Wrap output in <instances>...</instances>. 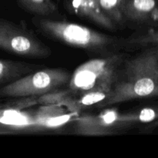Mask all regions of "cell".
Segmentation results:
<instances>
[{"instance_id": "1", "label": "cell", "mask_w": 158, "mask_h": 158, "mask_svg": "<svg viewBox=\"0 0 158 158\" xmlns=\"http://www.w3.org/2000/svg\"><path fill=\"white\" fill-rule=\"evenodd\" d=\"M143 98H158V46L145 47L124 60L114 88L97 106L104 108Z\"/></svg>"}, {"instance_id": "15", "label": "cell", "mask_w": 158, "mask_h": 158, "mask_svg": "<svg viewBox=\"0 0 158 158\" xmlns=\"http://www.w3.org/2000/svg\"><path fill=\"white\" fill-rule=\"evenodd\" d=\"M129 43L136 46L148 47L158 46V30L150 29L147 32L133 37L129 40Z\"/></svg>"}, {"instance_id": "3", "label": "cell", "mask_w": 158, "mask_h": 158, "mask_svg": "<svg viewBox=\"0 0 158 158\" xmlns=\"http://www.w3.org/2000/svg\"><path fill=\"white\" fill-rule=\"evenodd\" d=\"M37 23L45 32L74 47L97 51L104 49L114 42L106 34L77 23L44 19L38 20Z\"/></svg>"}, {"instance_id": "10", "label": "cell", "mask_w": 158, "mask_h": 158, "mask_svg": "<svg viewBox=\"0 0 158 158\" xmlns=\"http://www.w3.org/2000/svg\"><path fill=\"white\" fill-rule=\"evenodd\" d=\"M0 124L18 131L32 127V118L31 114L21 112L19 109H2L0 110Z\"/></svg>"}, {"instance_id": "13", "label": "cell", "mask_w": 158, "mask_h": 158, "mask_svg": "<svg viewBox=\"0 0 158 158\" xmlns=\"http://www.w3.org/2000/svg\"><path fill=\"white\" fill-rule=\"evenodd\" d=\"M23 6L30 12L41 15L53 13L56 7L52 0H19Z\"/></svg>"}, {"instance_id": "17", "label": "cell", "mask_w": 158, "mask_h": 158, "mask_svg": "<svg viewBox=\"0 0 158 158\" xmlns=\"http://www.w3.org/2000/svg\"><path fill=\"white\" fill-rule=\"evenodd\" d=\"M15 131V130H14L13 128L10 127L0 124V134H7V133L12 132V131Z\"/></svg>"}, {"instance_id": "2", "label": "cell", "mask_w": 158, "mask_h": 158, "mask_svg": "<svg viewBox=\"0 0 158 158\" xmlns=\"http://www.w3.org/2000/svg\"><path fill=\"white\" fill-rule=\"evenodd\" d=\"M123 61V54H112L89 60L74 71L66 89L71 97L90 92H103L109 95L117 82Z\"/></svg>"}, {"instance_id": "12", "label": "cell", "mask_w": 158, "mask_h": 158, "mask_svg": "<svg viewBox=\"0 0 158 158\" xmlns=\"http://www.w3.org/2000/svg\"><path fill=\"white\" fill-rule=\"evenodd\" d=\"M123 0H97L100 9L114 22L120 23L124 19L122 12Z\"/></svg>"}, {"instance_id": "14", "label": "cell", "mask_w": 158, "mask_h": 158, "mask_svg": "<svg viewBox=\"0 0 158 158\" xmlns=\"http://www.w3.org/2000/svg\"><path fill=\"white\" fill-rule=\"evenodd\" d=\"M68 112L69 111L65 106L60 104L42 105V106L39 107V109L35 112H34L33 114H31L32 118V125H33L34 122L37 121V120L63 115Z\"/></svg>"}, {"instance_id": "11", "label": "cell", "mask_w": 158, "mask_h": 158, "mask_svg": "<svg viewBox=\"0 0 158 158\" xmlns=\"http://www.w3.org/2000/svg\"><path fill=\"white\" fill-rule=\"evenodd\" d=\"M120 124L127 126L137 123H151L158 120V106H146L132 112L120 114Z\"/></svg>"}, {"instance_id": "5", "label": "cell", "mask_w": 158, "mask_h": 158, "mask_svg": "<svg viewBox=\"0 0 158 158\" xmlns=\"http://www.w3.org/2000/svg\"><path fill=\"white\" fill-rule=\"evenodd\" d=\"M0 49L15 55L44 57L49 50L36 37L7 20L0 19Z\"/></svg>"}, {"instance_id": "7", "label": "cell", "mask_w": 158, "mask_h": 158, "mask_svg": "<svg viewBox=\"0 0 158 158\" xmlns=\"http://www.w3.org/2000/svg\"><path fill=\"white\" fill-rule=\"evenodd\" d=\"M123 16L133 22L147 23L158 19L157 0H123Z\"/></svg>"}, {"instance_id": "9", "label": "cell", "mask_w": 158, "mask_h": 158, "mask_svg": "<svg viewBox=\"0 0 158 158\" xmlns=\"http://www.w3.org/2000/svg\"><path fill=\"white\" fill-rule=\"evenodd\" d=\"M108 97V94L103 92H90L77 97L70 95L65 98L60 105L65 106L69 112L79 114L82 110L94 105H97Z\"/></svg>"}, {"instance_id": "8", "label": "cell", "mask_w": 158, "mask_h": 158, "mask_svg": "<svg viewBox=\"0 0 158 158\" xmlns=\"http://www.w3.org/2000/svg\"><path fill=\"white\" fill-rule=\"evenodd\" d=\"M73 10L77 15L91 20L107 29H114L115 23L102 11L97 0H71Z\"/></svg>"}, {"instance_id": "16", "label": "cell", "mask_w": 158, "mask_h": 158, "mask_svg": "<svg viewBox=\"0 0 158 158\" xmlns=\"http://www.w3.org/2000/svg\"><path fill=\"white\" fill-rule=\"evenodd\" d=\"M19 70V66L16 63L0 60V83L18 75Z\"/></svg>"}, {"instance_id": "6", "label": "cell", "mask_w": 158, "mask_h": 158, "mask_svg": "<svg viewBox=\"0 0 158 158\" xmlns=\"http://www.w3.org/2000/svg\"><path fill=\"white\" fill-rule=\"evenodd\" d=\"M120 113L116 109H107L97 115L77 116L73 119L74 132L83 136H103L113 134L121 127Z\"/></svg>"}, {"instance_id": "4", "label": "cell", "mask_w": 158, "mask_h": 158, "mask_svg": "<svg viewBox=\"0 0 158 158\" xmlns=\"http://www.w3.org/2000/svg\"><path fill=\"white\" fill-rule=\"evenodd\" d=\"M71 75L63 69H46L26 76L0 89V97H38L61 89L69 83Z\"/></svg>"}]
</instances>
